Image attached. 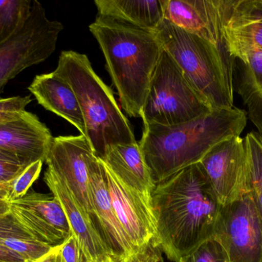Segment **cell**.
Instances as JSON below:
<instances>
[{
	"label": "cell",
	"mask_w": 262,
	"mask_h": 262,
	"mask_svg": "<svg viewBox=\"0 0 262 262\" xmlns=\"http://www.w3.org/2000/svg\"><path fill=\"white\" fill-rule=\"evenodd\" d=\"M54 72L73 89L84 117L86 138L98 158L110 146L137 142L113 92L97 75L87 55L63 51Z\"/></svg>",
	"instance_id": "obj_4"
},
{
	"label": "cell",
	"mask_w": 262,
	"mask_h": 262,
	"mask_svg": "<svg viewBox=\"0 0 262 262\" xmlns=\"http://www.w3.org/2000/svg\"><path fill=\"white\" fill-rule=\"evenodd\" d=\"M151 198L156 243L170 261L179 262L213 236L223 205L200 163L156 185Z\"/></svg>",
	"instance_id": "obj_1"
},
{
	"label": "cell",
	"mask_w": 262,
	"mask_h": 262,
	"mask_svg": "<svg viewBox=\"0 0 262 262\" xmlns=\"http://www.w3.org/2000/svg\"><path fill=\"white\" fill-rule=\"evenodd\" d=\"M246 124L247 112L235 106L176 126L143 123L139 144L154 183L200 163L215 145L240 136Z\"/></svg>",
	"instance_id": "obj_2"
},
{
	"label": "cell",
	"mask_w": 262,
	"mask_h": 262,
	"mask_svg": "<svg viewBox=\"0 0 262 262\" xmlns=\"http://www.w3.org/2000/svg\"><path fill=\"white\" fill-rule=\"evenodd\" d=\"M43 163L44 162L41 160L32 163L12 182L6 201L12 203L23 198L29 192V189L41 174Z\"/></svg>",
	"instance_id": "obj_25"
},
{
	"label": "cell",
	"mask_w": 262,
	"mask_h": 262,
	"mask_svg": "<svg viewBox=\"0 0 262 262\" xmlns=\"http://www.w3.org/2000/svg\"><path fill=\"white\" fill-rule=\"evenodd\" d=\"M32 7L31 0H0V44L27 21Z\"/></svg>",
	"instance_id": "obj_22"
},
{
	"label": "cell",
	"mask_w": 262,
	"mask_h": 262,
	"mask_svg": "<svg viewBox=\"0 0 262 262\" xmlns=\"http://www.w3.org/2000/svg\"><path fill=\"white\" fill-rule=\"evenodd\" d=\"M212 237L230 262H262V220L249 190L223 206Z\"/></svg>",
	"instance_id": "obj_8"
},
{
	"label": "cell",
	"mask_w": 262,
	"mask_h": 262,
	"mask_svg": "<svg viewBox=\"0 0 262 262\" xmlns=\"http://www.w3.org/2000/svg\"><path fill=\"white\" fill-rule=\"evenodd\" d=\"M44 182L61 205L72 235L78 240L86 262H99L113 255L92 218L80 206L66 183L49 169L45 172Z\"/></svg>",
	"instance_id": "obj_15"
},
{
	"label": "cell",
	"mask_w": 262,
	"mask_h": 262,
	"mask_svg": "<svg viewBox=\"0 0 262 262\" xmlns=\"http://www.w3.org/2000/svg\"><path fill=\"white\" fill-rule=\"evenodd\" d=\"M38 104L67 120L86 137L85 123L72 86L52 72L36 75L28 88Z\"/></svg>",
	"instance_id": "obj_18"
},
{
	"label": "cell",
	"mask_w": 262,
	"mask_h": 262,
	"mask_svg": "<svg viewBox=\"0 0 262 262\" xmlns=\"http://www.w3.org/2000/svg\"><path fill=\"white\" fill-rule=\"evenodd\" d=\"M163 18L215 46L224 43L220 0H161Z\"/></svg>",
	"instance_id": "obj_17"
},
{
	"label": "cell",
	"mask_w": 262,
	"mask_h": 262,
	"mask_svg": "<svg viewBox=\"0 0 262 262\" xmlns=\"http://www.w3.org/2000/svg\"><path fill=\"white\" fill-rule=\"evenodd\" d=\"M32 102L29 95L13 96L0 99V124L19 117Z\"/></svg>",
	"instance_id": "obj_26"
},
{
	"label": "cell",
	"mask_w": 262,
	"mask_h": 262,
	"mask_svg": "<svg viewBox=\"0 0 262 262\" xmlns=\"http://www.w3.org/2000/svg\"><path fill=\"white\" fill-rule=\"evenodd\" d=\"M242 98L247 106L249 119L262 136V88Z\"/></svg>",
	"instance_id": "obj_28"
},
{
	"label": "cell",
	"mask_w": 262,
	"mask_h": 262,
	"mask_svg": "<svg viewBox=\"0 0 262 262\" xmlns=\"http://www.w3.org/2000/svg\"><path fill=\"white\" fill-rule=\"evenodd\" d=\"M89 30L104 54L121 107L129 116L141 118L163 51L155 32L101 15L89 26Z\"/></svg>",
	"instance_id": "obj_3"
},
{
	"label": "cell",
	"mask_w": 262,
	"mask_h": 262,
	"mask_svg": "<svg viewBox=\"0 0 262 262\" xmlns=\"http://www.w3.org/2000/svg\"><path fill=\"white\" fill-rule=\"evenodd\" d=\"M53 138L49 128L27 111L0 124V152L26 166L45 163Z\"/></svg>",
	"instance_id": "obj_14"
},
{
	"label": "cell",
	"mask_w": 262,
	"mask_h": 262,
	"mask_svg": "<svg viewBox=\"0 0 262 262\" xmlns=\"http://www.w3.org/2000/svg\"><path fill=\"white\" fill-rule=\"evenodd\" d=\"M10 212V205L6 198L0 196V217L8 215Z\"/></svg>",
	"instance_id": "obj_34"
},
{
	"label": "cell",
	"mask_w": 262,
	"mask_h": 262,
	"mask_svg": "<svg viewBox=\"0 0 262 262\" xmlns=\"http://www.w3.org/2000/svg\"><path fill=\"white\" fill-rule=\"evenodd\" d=\"M0 245L13 251L26 262H33L47 255L53 248L34 240L3 238Z\"/></svg>",
	"instance_id": "obj_24"
},
{
	"label": "cell",
	"mask_w": 262,
	"mask_h": 262,
	"mask_svg": "<svg viewBox=\"0 0 262 262\" xmlns=\"http://www.w3.org/2000/svg\"><path fill=\"white\" fill-rule=\"evenodd\" d=\"M101 162L115 215L133 247L140 252L157 246V221L151 196L124 184Z\"/></svg>",
	"instance_id": "obj_9"
},
{
	"label": "cell",
	"mask_w": 262,
	"mask_h": 262,
	"mask_svg": "<svg viewBox=\"0 0 262 262\" xmlns=\"http://www.w3.org/2000/svg\"><path fill=\"white\" fill-rule=\"evenodd\" d=\"M100 159L124 184L146 196H151L156 184L139 143L110 146Z\"/></svg>",
	"instance_id": "obj_19"
},
{
	"label": "cell",
	"mask_w": 262,
	"mask_h": 262,
	"mask_svg": "<svg viewBox=\"0 0 262 262\" xmlns=\"http://www.w3.org/2000/svg\"><path fill=\"white\" fill-rule=\"evenodd\" d=\"M249 163V190L262 220V136L251 132L244 138Z\"/></svg>",
	"instance_id": "obj_21"
},
{
	"label": "cell",
	"mask_w": 262,
	"mask_h": 262,
	"mask_svg": "<svg viewBox=\"0 0 262 262\" xmlns=\"http://www.w3.org/2000/svg\"><path fill=\"white\" fill-rule=\"evenodd\" d=\"M95 156L84 135H68L53 138L45 162L47 169L66 183L92 220L89 165Z\"/></svg>",
	"instance_id": "obj_11"
},
{
	"label": "cell",
	"mask_w": 262,
	"mask_h": 262,
	"mask_svg": "<svg viewBox=\"0 0 262 262\" xmlns=\"http://www.w3.org/2000/svg\"><path fill=\"white\" fill-rule=\"evenodd\" d=\"M33 262H66L61 256L60 246L54 247L47 255Z\"/></svg>",
	"instance_id": "obj_33"
},
{
	"label": "cell",
	"mask_w": 262,
	"mask_h": 262,
	"mask_svg": "<svg viewBox=\"0 0 262 262\" xmlns=\"http://www.w3.org/2000/svg\"><path fill=\"white\" fill-rule=\"evenodd\" d=\"M27 166L0 152V185L10 188V184Z\"/></svg>",
	"instance_id": "obj_27"
},
{
	"label": "cell",
	"mask_w": 262,
	"mask_h": 262,
	"mask_svg": "<svg viewBox=\"0 0 262 262\" xmlns=\"http://www.w3.org/2000/svg\"><path fill=\"white\" fill-rule=\"evenodd\" d=\"M160 252V249L154 245L146 250L140 251L130 256L111 255L99 262H160L161 259Z\"/></svg>",
	"instance_id": "obj_29"
},
{
	"label": "cell",
	"mask_w": 262,
	"mask_h": 262,
	"mask_svg": "<svg viewBox=\"0 0 262 262\" xmlns=\"http://www.w3.org/2000/svg\"><path fill=\"white\" fill-rule=\"evenodd\" d=\"M225 44L232 57L243 60L249 52H262V0H220Z\"/></svg>",
	"instance_id": "obj_13"
},
{
	"label": "cell",
	"mask_w": 262,
	"mask_h": 262,
	"mask_svg": "<svg viewBox=\"0 0 262 262\" xmlns=\"http://www.w3.org/2000/svg\"><path fill=\"white\" fill-rule=\"evenodd\" d=\"M0 262H26L18 254L0 245Z\"/></svg>",
	"instance_id": "obj_32"
},
{
	"label": "cell",
	"mask_w": 262,
	"mask_h": 262,
	"mask_svg": "<svg viewBox=\"0 0 262 262\" xmlns=\"http://www.w3.org/2000/svg\"><path fill=\"white\" fill-rule=\"evenodd\" d=\"M223 206L249 191V163L244 138L234 136L215 145L200 162Z\"/></svg>",
	"instance_id": "obj_10"
},
{
	"label": "cell",
	"mask_w": 262,
	"mask_h": 262,
	"mask_svg": "<svg viewBox=\"0 0 262 262\" xmlns=\"http://www.w3.org/2000/svg\"><path fill=\"white\" fill-rule=\"evenodd\" d=\"M61 256L66 262H86L78 240L72 235L60 246Z\"/></svg>",
	"instance_id": "obj_31"
},
{
	"label": "cell",
	"mask_w": 262,
	"mask_h": 262,
	"mask_svg": "<svg viewBox=\"0 0 262 262\" xmlns=\"http://www.w3.org/2000/svg\"><path fill=\"white\" fill-rule=\"evenodd\" d=\"M9 188L6 187V186H1V185H0V196L6 198V197H7L8 194H9Z\"/></svg>",
	"instance_id": "obj_35"
},
{
	"label": "cell",
	"mask_w": 262,
	"mask_h": 262,
	"mask_svg": "<svg viewBox=\"0 0 262 262\" xmlns=\"http://www.w3.org/2000/svg\"><path fill=\"white\" fill-rule=\"evenodd\" d=\"M89 187L92 220L112 254L130 256L138 252L133 247L115 215L101 159L97 156L89 165Z\"/></svg>",
	"instance_id": "obj_16"
},
{
	"label": "cell",
	"mask_w": 262,
	"mask_h": 262,
	"mask_svg": "<svg viewBox=\"0 0 262 262\" xmlns=\"http://www.w3.org/2000/svg\"><path fill=\"white\" fill-rule=\"evenodd\" d=\"M9 205V213L35 241L54 248L72 235L67 217L53 195L32 191Z\"/></svg>",
	"instance_id": "obj_12"
},
{
	"label": "cell",
	"mask_w": 262,
	"mask_h": 262,
	"mask_svg": "<svg viewBox=\"0 0 262 262\" xmlns=\"http://www.w3.org/2000/svg\"><path fill=\"white\" fill-rule=\"evenodd\" d=\"M154 32L162 49L170 55L212 109L233 107L235 58L225 43L215 46L164 18Z\"/></svg>",
	"instance_id": "obj_5"
},
{
	"label": "cell",
	"mask_w": 262,
	"mask_h": 262,
	"mask_svg": "<svg viewBox=\"0 0 262 262\" xmlns=\"http://www.w3.org/2000/svg\"><path fill=\"white\" fill-rule=\"evenodd\" d=\"M179 262H230V259L223 245L212 237L180 258Z\"/></svg>",
	"instance_id": "obj_23"
},
{
	"label": "cell",
	"mask_w": 262,
	"mask_h": 262,
	"mask_svg": "<svg viewBox=\"0 0 262 262\" xmlns=\"http://www.w3.org/2000/svg\"><path fill=\"white\" fill-rule=\"evenodd\" d=\"M212 110L187 81L175 61L163 49L142 111L143 123L176 126Z\"/></svg>",
	"instance_id": "obj_6"
},
{
	"label": "cell",
	"mask_w": 262,
	"mask_h": 262,
	"mask_svg": "<svg viewBox=\"0 0 262 262\" xmlns=\"http://www.w3.org/2000/svg\"><path fill=\"white\" fill-rule=\"evenodd\" d=\"M3 238L34 240L21 226H18L10 213L0 217V239Z\"/></svg>",
	"instance_id": "obj_30"
},
{
	"label": "cell",
	"mask_w": 262,
	"mask_h": 262,
	"mask_svg": "<svg viewBox=\"0 0 262 262\" xmlns=\"http://www.w3.org/2000/svg\"><path fill=\"white\" fill-rule=\"evenodd\" d=\"M63 29L62 23L49 19L39 2L32 1L27 21L0 44V99L10 80L27 68L46 61L54 53Z\"/></svg>",
	"instance_id": "obj_7"
},
{
	"label": "cell",
	"mask_w": 262,
	"mask_h": 262,
	"mask_svg": "<svg viewBox=\"0 0 262 262\" xmlns=\"http://www.w3.org/2000/svg\"><path fill=\"white\" fill-rule=\"evenodd\" d=\"M98 15L154 32L163 20L161 0H95Z\"/></svg>",
	"instance_id": "obj_20"
}]
</instances>
